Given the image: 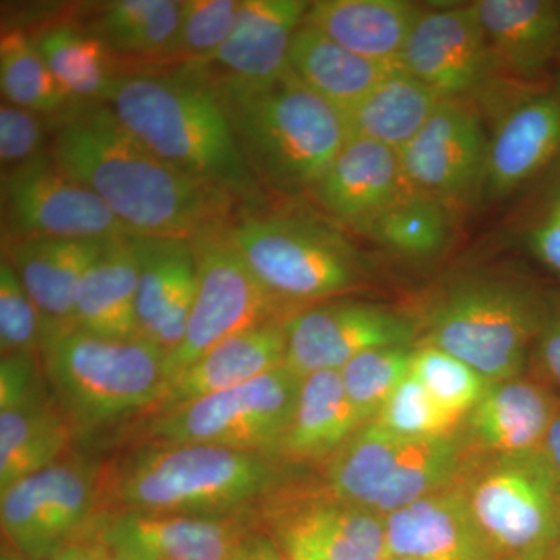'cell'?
I'll list each match as a JSON object with an SVG mask.
<instances>
[{
	"label": "cell",
	"instance_id": "cell-45",
	"mask_svg": "<svg viewBox=\"0 0 560 560\" xmlns=\"http://www.w3.org/2000/svg\"><path fill=\"white\" fill-rule=\"evenodd\" d=\"M534 259L560 276V184L548 195L544 208L526 234Z\"/></svg>",
	"mask_w": 560,
	"mask_h": 560
},
{
	"label": "cell",
	"instance_id": "cell-43",
	"mask_svg": "<svg viewBox=\"0 0 560 560\" xmlns=\"http://www.w3.org/2000/svg\"><path fill=\"white\" fill-rule=\"evenodd\" d=\"M40 114L11 103L0 106V161L2 172L24 167L50 156L46 128Z\"/></svg>",
	"mask_w": 560,
	"mask_h": 560
},
{
	"label": "cell",
	"instance_id": "cell-38",
	"mask_svg": "<svg viewBox=\"0 0 560 560\" xmlns=\"http://www.w3.org/2000/svg\"><path fill=\"white\" fill-rule=\"evenodd\" d=\"M418 345L389 346L360 353L341 368V381L363 425L377 419L393 390L410 374Z\"/></svg>",
	"mask_w": 560,
	"mask_h": 560
},
{
	"label": "cell",
	"instance_id": "cell-34",
	"mask_svg": "<svg viewBox=\"0 0 560 560\" xmlns=\"http://www.w3.org/2000/svg\"><path fill=\"white\" fill-rule=\"evenodd\" d=\"M183 9L178 0H117L103 7L88 33L110 54L172 57Z\"/></svg>",
	"mask_w": 560,
	"mask_h": 560
},
{
	"label": "cell",
	"instance_id": "cell-32",
	"mask_svg": "<svg viewBox=\"0 0 560 560\" xmlns=\"http://www.w3.org/2000/svg\"><path fill=\"white\" fill-rule=\"evenodd\" d=\"M363 427L340 371L302 378L296 411L279 452L293 459L330 458Z\"/></svg>",
	"mask_w": 560,
	"mask_h": 560
},
{
	"label": "cell",
	"instance_id": "cell-52",
	"mask_svg": "<svg viewBox=\"0 0 560 560\" xmlns=\"http://www.w3.org/2000/svg\"><path fill=\"white\" fill-rule=\"evenodd\" d=\"M102 560H113V559H110V558H109V556H108V555H106V551H105V556H103V559H102Z\"/></svg>",
	"mask_w": 560,
	"mask_h": 560
},
{
	"label": "cell",
	"instance_id": "cell-19",
	"mask_svg": "<svg viewBox=\"0 0 560 560\" xmlns=\"http://www.w3.org/2000/svg\"><path fill=\"white\" fill-rule=\"evenodd\" d=\"M138 260L136 311L140 335L171 355L186 335L197 296L198 268L191 241L131 235Z\"/></svg>",
	"mask_w": 560,
	"mask_h": 560
},
{
	"label": "cell",
	"instance_id": "cell-17",
	"mask_svg": "<svg viewBox=\"0 0 560 560\" xmlns=\"http://www.w3.org/2000/svg\"><path fill=\"white\" fill-rule=\"evenodd\" d=\"M493 55L474 5L423 10L400 66L444 101H459L488 79Z\"/></svg>",
	"mask_w": 560,
	"mask_h": 560
},
{
	"label": "cell",
	"instance_id": "cell-7",
	"mask_svg": "<svg viewBox=\"0 0 560 560\" xmlns=\"http://www.w3.org/2000/svg\"><path fill=\"white\" fill-rule=\"evenodd\" d=\"M470 447L456 431L405 438L370 422L330 456L327 490L385 517L458 480L474 455Z\"/></svg>",
	"mask_w": 560,
	"mask_h": 560
},
{
	"label": "cell",
	"instance_id": "cell-36",
	"mask_svg": "<svg viewBox=\"0 0 560 560\" xmlns=\"http://www.w3.org/2000/svg\"><path fill=\"white\" fill-rule=\"evenodd\" d=\"M357 231L400 256L429 259L447 245L451 219L447 206L408 187Z\"/></svg>",
	"mask_w": 560,
	"mask_h": 560
},
{
	"label": "cell",
	"instance_id": "cell-1",
	"mask_svg": "<svg viewBox=\"0 0 560 560\" xmlns=\"http://www.w3.org/2000/svg\"><path fill=\"white\" fill-rule=\"evenodd\" d=\"M51 158L94 191L130 230L149 237H197L230 223L232 198L153 153L121 125L108 103L73 105L58 116Z\"/></svg>",
	"mask_w": 560,
	"mask_h": 560
},
{
	"label": "cell",
	"instance_id": "cell-50",
	"mask_svg": "<svg viewBox=\"0 0 560 560\" xmlns=\"http://www.w3.org/2000/svg\"><path fill=\"white\" fill-rule=\"evenodd\" d=\"M545 560H560V506L558 514V523H556L555 537H552L550 550H548V555L547 558H545Z\"/></svg>",
	"mask_w": 560,
	"mask_h": 560
},
{
	"label": "cell",
	"instance_id": "cell-8",
	"mask_svg": "<svg viewBox=\"0 0 560 560\" xmlns=\"http://www.w3.org/2000/svg\"><path fill=\"white\" fill-rule=\"evenodd\" d=\"M230 231L250 270L283 304L327 300L363 279L359 250L311 217L249 210Z\"/></svg>",
	"mask_w": 560,
	"mask_h": 560
},
{
	"label": "cell",
	"instance_id": "cell-29",
	"mask_svg": "<svg viewBox=\"0 0 560 560\" xmlns=\"http://www.w3.org/2000/svg\"><path fill=\"white\" fill-rule=\"evenodd\" d=\"M291 72L331 108L345 116L399 62L368 60L331 40L318 28L302 22L289 51Z\"/></svg>",
	"mask_w": 560,
	"mask_h": 560
},
{
	"label": "cell",
	"instance_id": "cell-42",
	"mask_svg": "<svg viewBox=\"0 0 560 560\" xmlns=\"http://www.w3.org/2000/svg\"><path fill=\"white\" fill-rule=\"evenodd\" d=\"M40 316L5 256L0 261V349L3 355H40Z\"/></svg>",
	"mask_w": 560,
	"mask_h": 560
},
{
	"label": "cell",
	"instance_id": "cell-24",
	"mask_svg": "<svg viewBox=\"0 0 560 560\" xmlns=\"http://www.w3.org/2000/svg\"><path fill=\"white\" fill-rule=\"evenodd\" d=\"M407 189L397 151L349 138L311 194L330 217L357 230Z\"/></svg>",
	"mask_w": 560,
	"mask_h": 560
},
{
	"label": "cell",
	"instance_id": "cell-30",
	"mask_svg": "<svg viewBox=\"0 0 560 560\" xmlns=\"http://www.w3.org/2000/svg\"><path fill=\"white\" fill-rule=\"evenodd\" d=\"M136 298L138 260L128 235L106 243L84 272L77 291V327L114 340L142 338Z\"/></svg>",
	"mask_w": 560,
	"mask_h": 560
},
{
	"label": "cell",
	"instance_id": "cell-47",
	"mask_svg": "<svg viewBox=\"0 0 560 560\" xmlns=\"http://www.w3.org/2000/svg\"><path fill=\"white\" fill-rule=\"evenodd\" d=\"M228 560H289L280 551L271 534L249 533Z\"/></svg>",
	"mask_w": 560,
	"mask_h": 560
},
{
	"label": "cell",
	"instance_id": "cell-6",
	"mask_svg": "<svg viewBox=\"0 0 560 560\" xmlns=\"http://www.w3.org/2000/svg\"><path fill=\"white\" fill-rule=\"evenodd\" d=\"M545 298L518 283L464 279L430 305L422 342L474 368L489 383L522 377L530 359Z\"/></svg>",
	"mask_w": 560,
	"mask_h": 560
},
{
	"label": "cell",
	"instance_id": "cell-51",
	"mask_svg": "<svg viewBox=\"0 0 560 560\" xmlns=\"http://www.w3.org/2000/svg\"><path fill=\"white\" fill-rule=\"evenodd\" d=\"M388 560H416V559H405V558H389Z\"/></svg>",
	"mask_w": 560,
	"mask_h": 560
},
{
	"label": "cell",
	"instance_id": "cell-41",
	"mask_svg": "<svg viewBox=\"0 0 560 560\" xmlns=\"http://www.w3.org/2000/svg\"><path fill=\"white\" fill-rule=\"evenodd\" d=\"M241 2L237 0H187L172 57H186L187 65H202L230 38Z\"/></svg>",
	"mask_w": 560,
	"mask_h": 560
},
{
	"label": "cell",
	"instance_id": "cell-37",
	"mask_svg": "<svg viewBox=\"0 0 560 560\" xmlns=\"http://www.w3.org/2000/svg\"><path fill=\"white\" fill-rule=\"evenodd\" d=\"M0 88L7 103L40 116H61L75 103L44 60L36 40L24 32L10 31L0 40Z\"/></svg>",
	"mask_w": 560,
	"mask_h": 560
},
{
	"label": "cell",
	"instance_id": "cell-20",
	"mask_svg": "<svg viewBox=\"0 0 560 560\" xmlns=\"http://www.w3.org/2000/svg\"><path fill=\"white\" fill-rule=\"evenodd\" d=\"M383 518L388 559H500L478 528L459 478Z\"/></svg>",
	"mask_w": 560,
	"mask_h": 560
},
{
	"label": "cell",
	"instance_id": "cell-25",
	"mask_svg": "<svg viewBox=\"0 0 560 560\" xmlns=\"http://www.w3.org/2000/svg\"><path fill=\"white\" fill-rule=\"evenodd\" d=\"M559 410L560 399L545 382L517 377L489 383L463 419L466 438L478 452H539Z\"/></svg>",
	"mask_w": 560,
	"mask_h": 560
},
{
	"label": "cell",
	"instance_id": "cell-46",
	"mask_svg": "<svg viewBox=\"0 0 560 560\" xmlns=\"http://www.w3.org/2000/svg\"><path fill=\"white\" fill-rule=\"evenodd\" d=\"M530 359L540 381L560 388V296L545 301L544 318Z\"/></svg>",
	"mask_w": 560,
	"mask_h": 560
},
{
	"label": "cell",
	"instance_id": "cell-15",
	"mask_svg": "<svg viewBox=\"0 0 560 560\" xmlns=\"http://www.w3.org/2000/svg\"><path fill=\"white\" fill-rule=\"evenodd\" d=\"M490 142L480 116L459 101H444L400 151L410 189L442 205L474 201L488 179Z\"/></svg>",
	"mask_w": 560,
	"mask_h": 560
},
{
	"label": "cell",
	"instance_id": "cell-13",
	"mask_svg": "<svg viewBox=\"0 0 560 560\" xmlns=\"http://www.w3.org/2000/svg\"><path fill=\"white\" fill-rule=\"evenodd\" d=\"M285 366L301 378L340 371L371 349L419 345L422 323L415 316L370 304L338 301L305 308L285 319Z\"/></svg>",
	"mask_w": 560,
	"mask_h": 560
},
{
	"label": "cell",
	"instance_id": "cell-14",
	"mask_svg": "<svg viewBox=\"0 0 560 560\" xmlns=\"http://www.w3.org/2000/svg\"><path fill=\"white\" fill-rule=\"evenodd\" d=\"M95 470L81 460H60L0 489L2 529L28 560H47L90 517Z\"/></svg>",
	"mask_w": 560,
	"mask_h": 560
},
{
	"label": "cell",
	"instance_id": "cell-48",
	"mask_svg": "<svg viewBox=\"0 0 560 560\" xmlns=\"http://www.w3.org/2000/svg\"><path fill=\"white\" fill-rule=\"evenodd\" d=\"M540 453L560 482V410L551 422L550 430H548L544 444H541Z\"/></svg>",
	"mask_w": 560,
	"mask_h": 560
},
{
	"label": "cell",
	"instance_id": "cell-40",
	"mask_svg": "<svg viewBox=\"0 0 560 560\" xmlns=\"http://www.w3.org/2000/svg\"><path fill=\"white\" fill-rule=\"evenodd\" d=\"M372 422L399 436L438 438L455 433L460 419L442 410L410 372L396 386L383 405L381 415Z\"/></svg>",
	"mask_w": 560,
	"mask_h": 560
},
{
	"label": "cell",
	"instance_id": "cell-21",
	"mask_svg": "<svg viewBox=\"0 0 560 560\" xmlns=\"http://www.w3.org/2000/svg\"><path fill=\"white\" fill-rule=\"evenodd\" d=\"M110 242V241H109ZM106 243L83 238L28 237L5 242L9 259L40 316L43 341L77 329L81 279Z\"/></svg>",
	"mask_w": 560,
	"mask_h": 560
},
{
	"label": "cell",
	"instance_id": "cell-5",
	"mask_svg": "<svg viewBox=\"0 0 560 560\" xmlns=\"http://www.w3.org/2000/svg\"><path fill=\"white\" fill-rule=\"evenodd\" d=\"M275 485V467L259 453L160 444L124 464L116 499L125 511L228 515L267 495Z\"/></svg>",
	"mask_w": 560,
	"mask_h": 560
},
{
	"label": "cell",
	"instance_id": "cell-9",
	"mask_svg": "<svg viewBox=\"0 0 560 560\" xmlns=\"http://www.w3.org/2000/svg\"><path fill=\"white\" fill-rule=\"evenodd\" d=\"M459 482L478 528L500 559L547 558L558 523L560 482L540 451L478 452Z\"/></svg>",
	"mask_w": 560,
	"mask_h": 560
},
{
	"label": "cell",
	"instance_id": "cell-33",
	"mask_svg": "<svg viewBox=\"0 0 560 560\" xmlns=\"http://www.w3.org/2000/svg\"><path fill=\"white\" fill-rule=\"evenodd\" d=\"M72 427L49 396L0 410V489L60 463Z\"/></svg>",
	"mask_w": 560,
	"mask_h": 560
},
{
	"label": "cell",
	"instance_id": "cell-53",
	"mask_svg": "<svg viewBox=\"0 0 560 560\" xmlns=\"http://www.w3.org/2000/svg\"><path fill=\"white\" fill-rule=\"evenodd\" d=\"M497 560H508V559H497Z\"/></svg>",
	"mask_w": 560,
	"mask_h": 560
},
{
	"label": "cell",
	"instance_id": "cell-4",
	"mask_svg": "<svg viewBox=\"0 0 560 560\" xmlns=\"http://www.w3.org/2000/svg\"><path fill=\"white\" fill-rule=\"evenodd\" d=\"M40 366L70 427L97 429L156 407L164 350L145 338L114 340L79 327L40 345Z\"/></svg>",
	"mask_w": 560,
	"mask_h": 560
},
{
	"label": "cell",
	"instance_id": "cell-44",
	"mask_svg": "<svg viewBox=\"0 0 560 560\" xmlns=\"http://www.w3.org/2000/svg\"><path fill=\"white\" fill-rule=\"evenodd\" d=\"M38 355H3L0 360V410L47 396Z\"/></svg>",
	"mask_w": 560,
	"mask_h": 560
},
{
	"label": "cell",
	"instance_id": "cell-39",
	"mask_svg": "<svg viewBox=\"0 0 560 560\" xmlns=\"http://www.w3.org/2000/svg\"><path fill=\"white\" fill-rule=\"evenodd\" d=\"M410 372L442 410L460 420L489 386V382L469 364L427 342H420L416 348Z\"/></svg>",
	"mask_w": 560,
	"mask_h": 560
},
{
	"label": "cell",
	"instance_id": "cell-28",
	"mask_svg": "<svg viewBox=\"0 0 560 560\" xmlns=\"http://www.w3.org/2000/svg\"><path fill=\"white\" fill-rule=\"evenodd\" d=\"M422 11L405 0H319L304 22L368 60L399 62Z\"/></svg>",
	"mask_w": 560,
	"mask_h": 560
},
{
	"label": "cell",
	"instance_id": "cell-18",
	"mask_svg": "<svg viewBox=\"0 0 560 560\" xmlns=\"http://www.w3.org/2000/svg\"><path fill=\"white\" fill-rule=\"evenodd\" d=\"M242 518L124 511L106 521L101 545L113 560H228L249 533Z\"/></svg>",
	"mask_w": 560,
	"mask_h": 560
},
{
	"label": "cell",
	"instance_id": "cell-11",
	"mask_svg": "<svg viewBox=\"0 0 560 560\" xmlns=\"http://www.w3.org/2000/svg\"><path fill=\"white\" fill-rule=\"evenodd\" d=\"M230 223L191 238L198 287L186 335L165 359V382L238 331L278 318L283 302L250 270L231 237Z\"/></svg>",
	"mask_w": 560,
	"mask_h": 560
},
{
	"label": "cell",
	"instance_id": "cell-22",
	"mask_svg": "<svg viewBox=\"0 0 560 560\" xmlns=\"http://www.w3.org/2000/svg\"><path fill=\"white\" fill-rule=\"evenodd\" d=\"M308 7L304 0H243L230 38L208 61L195 66L245 83L278 79L290 69L291 40Z\"/></svg>",
	"mask_w": 560,
	"mask_h": 560
},
{
	"label": "cell",
	"instance_id": "cell-12",
	"mask_svg": "<svg viewBox=\"0 0 560 560\" xmlns=\"http://www.w3.org/2000/svg\"><path fill=\"white\" fill-rule=\"evenodd\" d=\"M3 235L117 241L130 230L91 189L55 164L54 158L2 172Z\"/></svg>",
	"mask_w": 560,
	"mask_h": 560
},
{
	"label": "cell",
	"instance_id": "cell-3",
	"mask_svg": "<svg viewBox=\"0 0 560 560\" xmlns=\"http://www.w3.org/2000/svg\"><path fill=\"white\" fill-rule=\"evenodd\" d=\"M198 69L219 98L261 187L291 197L311 194L348 140L341 114L291 69L261 84Z\"/></svg>",
	"mask_w": 560,
	"mask_h": 560
},
{
	"label": "cell",
	"instance_id": "cell-10",
	"mask_svg": "<svg viewBox=\"0 0 560 560\" xmlns=\"http://www.w3.org/2000/svg\"><path fill=\"white\" fill-rule=\"evenodd\" d=\"M302 378L285 364L235 388L156 416V444H201L232 451H279L296 411Z\"/></svg>",
	"mask_w": 560,
	"mask_h": 560
},
{
	"label": "cell",
	"instance_id": "cell-23",
	"mask_svg": "<svg viewBox=\"0 0 560 560\" xmlns=\"http://www.w3.org/2000/svg\"><path fill=\"white\" fill-rule=\"evenodd\" d=\"M285 320L275 319L238 331L165 382L156 416L210 394L254 381L285 363Z\"/></svg>",
	"mask_w": 560,
	"mask_h": 560
},
{
	"label": "cell",
	"instance_id": "cell-31",
	"mask_svg": "<svg viewBox=\"0 0 560 560\" xmlns=\"http://www.w3.org/2000/svg\"><path fill=\"white\" fill-rule=\"evenodd\" d=\"M444 98L404 68L394 70L342 116L349 138L372 140L400 153Z\"/></svg>",
	"mask_w": 560,
	"mask_h": 560
},
{
	"label": "cell",
	"instance_id": "cell-35",
	"mask_svg": "<svg viewBox=\"0 0 560 560\" xmlns=\"http://www.w3.org/2000/svg\"><path fill=\"white\" fill-rule=\"evenodd\" d=\"M36 46L75 105L106 103L114 75L109 54L101 40L70 24L51 25L39 33Z\"/></svg>",
	"mask_w": 560,
	"mask_h": 560
},
{
	"label": "cell",
	"instance_id": "cell-16",
	"mask_svg": "<svg viewBox=\"0 0 560 560\" xmlns=\"http://www.w3.org/2000/svg\"><path fill=\"white\" fill-rule=\"evenodd\" d=\"M271 537L289 560H388L385 518L327 490L279 504Z\"/></svg>",
	"mask_w": 560,
	"mask_h": 560
},
{
	"label": "cell",
	"instance_id": "cell-27",
	"mask_svg": "<svg viewBox=\"0 0 560 560\" xmlns=\"http://www.w3.org/2000/svg\"><path fill=\"white\" fill-rule=\"evenodd\" d=\"M490 51L521 79L540 75L560 47V5L550 0H478L471 3Z\"/></svg>",
	"mask_w": 560,
	"mask_h": 560
},
{
	"label": "cell",
	"instance_id": "cell-2",
	"mask_svg": "<svg viewBox=\"0 0 560 560\" xmlns=\"http://www.w3.org/2000/svg\"><path fill=\"white\" fill-rule=\"evenodd\" d=\"M108 105L162 161L215 187L235 205L259 210L265 189L246 164L230 120L201 70L117 75Z\"/></svg>",
	"mask_w": 560,
	"mask_h": 560
},
{
	"label": "cell",
	"instance_id": "cell-49",
	"mask_svg": "<svg viewBox=\"0 0 560 560\" xmlns=\"http://www.w3.org/2000/svg\"><path fill=\"white\" fill-rule=\"evenodd\" d=\"M103 556L101 544H66L47 560H102Z\"/></svg>",
	"mask_w": 560,
	"mask_h": 560
},
{
	"label": "cell",
	"instance_id": "cell-26",
	"mask_svg": "<svg viewBox=\"0 0 560 560\" xmlns=\"http://www.w3.org/2000/svg\"><path fill=\"white\" fill-rule=\"evenodd\" d=\"M560 154V91L523 98L490 140L486 190L504 197L536 178Z\"/></svg>",
	"mask_w": 560,
	"mask_h": 560
}]
</instances>
